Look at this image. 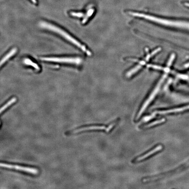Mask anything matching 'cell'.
<instances>
[{"mask_svg": "<svg viewBox=\"0 0 189 189\" xmlns=\"http://www.w3.org/2000/svg\"><path fill=\"white\" fill-rule=\"evenodd\" d=\"M43 61L80 65L82 64V59L79 57H46L40 58Z\"/></svg>", "mask_w": 189, "mask_h": 189, "instance_id": "obj_4", "label": "cell"}, {"mask_svg": "<svg viewBox=\"0 0 189 189\" xmlns=\"http://www.w3.org/2000/svg\"><path fill=\"white\" fill-rule=\"evenodd\" d=\"M34 4H37V0H30Z\"/></svg>", "mask_w": 189, "mask_h": 189, "instance_id": "obj_15", "label": "cell"}, {"mask_svg": "<svg viewBox=\"0 0 189 189\" xmlns=\"http://www.w3.org/2000/svg\"><path fill=\"white\" fill-rule=\"evenodd\" d=\"M163 146L161 145H157L155 146V148H152L151 150L148 151V152L145 153L143 155H140L139 156L136 157L134 159L132 162L134 163H138V162H140V161L146 160L148 159V157L151 156L159 152V151H161L163 149Z\"/></svg>", "mask_w": 189, "mask_h": 189, "instance_id": "obj_7", "label": "cell"}, {"mask_svg": "<svg viewBox=\"0 0 189 189\" xmlns=\"http://www.w3.org/2000/svg\"><path fill=\"white\" fill-rule=\"evenodd\" d=\"M165 121V118H163L162 119H160L154 121L152 122L147 124V125H144V126H143V128H144V129H147V128H151V127L156 126V125H160V124H162V123H163Z\"/></svg>", "mask_w": 189, "mask_h": 189, "instance_id": "obj_10", "label": "cell"}, {"mask_svg": "<svg viewBox=\"0 0 189 189\" xmlns=\"http://www.w3.org/2000/svg\"><path fill=\"white\" fill-rule=\"evenodd\" d=\"M0 166L2 167L23 171V172H27V173L37 175L39 173V170L37 169L30 167L16 165L4 163H1Z\"/></svg>", "mask_w": 189, "mask_h": 189, "instance_id": "obj_6", "label": "cell"}, {"mask_svg": "<svg viewBox=\"0 0 189 189\" xmlns=\"http://www.w3.org/2000/svg\"><path fill=\"white\" fill-rule=\"evenodd\" d=\"M39 26L42 28L47 29L48 30L51 31L53 32L54 33H56L60 35V36L64 38L68 41L70 42L71 43L74 44V45L82 49V51L84 52L85 53H86L88 55H92V53L87 49L86 47L84 45L80 43L75 38L71 37V35L69 34L63 30L61 28L55 26L53 24L44 21L40 22L39 23Z\"/></svg>", "mask_w": 189, "mask_h": 189, "instance_id": "obj_2", "label": "cell"}, {"mask_svg": "<svg viewBox=\"0 0 189 189\" xmlns=\"http://www.w3.org/2000/svg\"><path fill=\"white\" fill-rule=\"evenodd\" d=\"M94 13V9L93 8L89 9L88 11L87 12L86 14L84 15V18L82 20V23L84 24L88 21V20L92 16V15H93V13Z\"/></svg>", "mask_w": 189, "mask_h": 189, "instance_id": "obj_13", "label": "cell"}, {"mask_svg": "<svg viewBox=\"0 0 189 189\" xmlns=\"http://www.w3.org/2000/svg\"><path fill=\"white\" fill-rule=\"evenodd\" d=\"M117 120L115 121L114 122L111 123L107 127H105L103 125H93V126H89L87 127H81L79 129H76L75 130L71 132V133L75 134L77 133L81 132L88 131V130H105L106 132H109L113 127L117 124Z\"/></svg>", "mask_w": 189, "mask_h": 189, "instance_id": "obj_5", "label": "cell"}, {"mask_svg": "<svg viewBox=\"0 0 189 189\" xmlns=\"http://www.w3.org/2000/svg\"><path fill=\"white\" fill-rule=\"evenodd\" d=\"M129 14L133 16L145 18V19L151 21L161 24L163 26L189 30V22L163 19V18H159L151 16V15H146V14L140 13H134V12H130L129 13Z\"/></svg>", "mask_w": 189, "mask_h": 189, "instance_id": "obj_1", "label": "cell"}, {"mask_svg": "<svg viewBox=\"0 0 189 189\" xmlns=\"http://www.w3.org/2000/svg\"><path fill=\"white\" fill-rule=\"evenodd\" d=\"M70 15L73 17L77 18H82L84 17V14L82 12H71L70 13Z\"/></svg>", "mask_w": 189, "mask_h": 189, "instance_id": "obj_14", "label": "cell"}, {"mask_svg": "<svg viewBox=\"0 0 189 189\" xmlns=\"http://www.w3.org/2000/svg\"><path fill=\"white\" fill-rule=\"evenodd\" d=\"M18 51L17 49L16 48H13L12 50H10L8 53L6 55L4 56V58H2V60L1 61V66H2V65L4 64L7 60H8L10 58L13 57L14 55L16 54Z\"/></svg>", "mask_w": 189, "mask_h": 189, "instance_id": "obj_9", "label": "cell"}, {"mask_svg": "<svg viewBox=\"0 0 189 189\" xmlns=\"http://www.w3.org/2000/svg\"><path fill=\"white\" fill-rule=\"evenodd\" d=\"M185 67L186 68H189V62L185 64Z\"/></svg>", "mask_w": 189, "mask_h": 189, "instance_id": "obj_16", "label": "cell"}, {"mask_svg": "<svg viewBox=\"0 0 189 189\" xmlns=\"http://www.w3.org/2000/svg\"><path fill=\"white\" fill-rule=\"evenodd\" d=\"M17 101V99H16V97H13V98L11 99L10 100H9L6 103V104H4V105L1 109V110H0V112H1V114H2V112L4 111L6 109H7L10 106H11L12 104H13V103H15Z\"/></svg>", "mask_w": 189, "mask_h": 189, "instance_id": "obj_12", "label": "cell"}, {"mask_svg": "<svg viewBox=\"0 0 189 189\" xmlns=\"http://www.w3.org/2000/svg\"><path fill=\"white\" fill-rule=\"evenodd\" d=\"M187 165H189V162L187 163Z\"/></svg>", "mask_w": 189, "mask_h": 189, "instance_id": "obj_18", "label": "cell"}, {"mask_svg": "<svg viewBox=\"0 0 189 189\" xmlns=\"http://www.w3.org/2000/svg\"><path fill=\"white\" fill-rule=\"evenodd\" d=\"M185 5H186V6H187V7H189V3H185Z\"/></svg>", "mask_w": 189, "mask_h": 189, "instance_id": "obj_17", "label": "cell"}, {"mask_svg": "<svg viewBox=\"0 0 189 189\" xmlns=\"http://www.w3.org/2000/svg\"><path fill=\"white\" fill-rule=\"evenodd\" d=\"M188 110H189V105L181 106V107L175 108L172 109L157 111L156 112V114H161V115H164V114L180 113V112Z\"/></svg>", "mask_w": 189, "mask_h": 189, "instance_id": "obj_8", "label": "cell"}, {"mask_svg": "<svg viewBox=\"0 0 189 189\" xmlns=\"http://www.w3.org/2000/svg\"><path fill=\"white\" fill-rule=\"evenodd\" d=\"M23 63L24 64L27 65L31 66L34 68L37 71H40V68L39 66L36 63L34 62L32 60H31L30 59L28 58H26L23 60Z\"/></svg>", "mask_w": 189, "mask_h": 189, "instance_id": "obj_11", "label": "cell"}, {"mask_svg": "<svg viewBox=\"0 0 189 189\" xmlns=\"http://www.w3.org/2000/svg\"><path fill=\"white\" fill-rule=\"evenodd\" d=\"M167 75V74H165L163 76L160 81L158 83V84L156 86V88H155V89H154L153 90L151 93L150 95L148 97V99L145 101L143 104L141 105L140 109L138 111L137 114H136L135 117L136 120H138L140 118V116H141V115L143 114L144 112L146 110V108L148 107V105H149L150 103L152 102L153 100L155 98V97L156 96L157 93L159 92V89H160V87H161L162 82L164 81L165 79L166 78Z\"/></svg>", "mask_w": 189, "mask_h": 189, "instance_id": "obj_3", "label": "cell"}]
</instances>
